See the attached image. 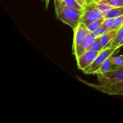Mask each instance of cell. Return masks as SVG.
<instances>
[{
  "mask_svg": "<svg viewBox=\"0 0 123 123\" xmlns=\"http://www.w3.org/2000/svg\"><path fill=\"white\" fill-rule=\"evenodd\" d=\"M44 1H45V2H46V7H48V5H49V1H50V0H44Z\"/></svg>",
  "mask_w": 123,
  "mask_h": 123,
  "instance_id": "cb8c5ba5",
  "label": "cell"
},
{
  "mask_svg": "<svg viewBox=\"0 0 123 123\" xmlns=\"http://www.w3.org/2000/svg\"><path fill=\"white\" fill-rule=\"evenodd\" d=\"M79 81L84 83L87 86L92 88L97 91L108 95H120L123 96V80L112 84H96L86 82L78 77Z\"/></svg>",
  "mask_w": 123,
  "mask_h": 123,
  "instance_id": "7a4b0ae2",
  "label": "cell"
},
{
  "mask_svg": "<svg viewBox=\"0 0 123 123\" xmlns=\"http://www.w3.org/2000/svg\"><path fill=\"white\" fill-rule=\"evenodd\" d=\"M114 65L112 64V62H111L110 60H109V57L104 62V63L103 64V65L102 66V67L100 68V69L98 70L97 72V73H96V74H104V73H107L109 71H110L112 68L114 67Z\"/></svg>",
  "mask_w": 123,
  "mask_h": 123,
  "instance_id": "5bb4252c",
  "label": "cell"
},
{
  "mask_svg": "<svg viewBox=\"0 0 123 123\" xmlns=\"http://www.w3.org/2000/svg\"><path fill=\"white\" fill-rule=\"evenodd\" d=\"M62 1H64V0H55V7H56V6H58V5L60 4V2H62Z\"/></svg>",
  "mask_w": 123,
  "mask_h": 123,
  "instance_id": "603a6c76",
  "label": "cell"
},
{
  "mask_svg": "<svg viewBox=\"0 0 123 123\" xmlns=\"http://www.w3.org/2000/svg\"><path fill=\"white\" fill-rule=\"evenodd\" d=\"M117 50H118V49H115V48H111V47L104 48L99 53V54L97 56V58L95 59L94 62L88 67L85 68L83 71V72L87 74H96L97 71L102 67L105 61L109 56L112 55Z\"/></svg>",
  "mask_w": 123,
  "mask_h": 123,
  "instance_id": "3957f363",
  "label": "cell"
},
{
  "mask_svg": "<svg viewBox=\"0 0 123 123\" xmlns=\"http://www.w3.org/2000/svg\"><path fill=\"white\" fill-rule=\"evenodd\" d=\"M73 31H74V37H73L72 48H73V54H74L83 43L87 35L90 33L91 31L88 28L87 26L81 22L78 24L77 27L76 28L75 30H73Z\"/></svg>",
  "mask_w": 123,
  "mask_h": 123,
  "instance_id": "8992f818",
  "label": "cell"
},
{
  "mask_svg": "<svg viewBox=\"0 0 123 123\" xmlns=\"http://www.w3.org/2000/svg\"><path fill=\"white\" fill-rule=\"evenodd\" d=\"M96 38V36L92 32H91L87 35V36L85 38L81 45L80 46V47L78 48L76 52L74 54V55L76 56V58H77L78 57L80 56V55L84 54L87 50H89L90 47L92 45L93 42H94Z\"/></svg>",
  "mask_w": 123,
  "mask_h": 123,
  "instance_id": "ba28073f",
  "label": "cell"
},
{
  "mask_svg": "<svg viewBox=\"0 0 123 123\" xmlns=\"http://www.w3.org/2000/svg\"><path fill=\"white\" fill-rule=\"evenodd\" d=\"M100 52L87 50L84 54L76 58L79 69L83 72L85 68L88 67L94 62Z\"/></svg>",
  "mask_w": 123,
  "mask_h": 123,
  "instance_id": "52a82bcc",
  "label": "cell"
},
{
  "mask_svg": "<svg viewBox=\"0 0 123 123\" xmlns=\"http://www.w3.org/2000/svg\"><path fill=\"white\" fill-rule=\"evenodd\" d=\"M85 1H86V3L87 4H90V3H91L92 1H94V0H85Z\"/></svg>",
  "mask_w": 123,
  "mask_h": 123,
  "instance_id": "d4e9b609",
  "label": "cell"
},
{
  "mask_svg": "<svg viewBox=\"0 0 123 123\" xmlns=\"http://www.w3.org/2000/svg\"><path fill=\"white\" fill-rule=\"evenodd\" d=\"M102 17H104L103 14L92 4H86L83 7L80 22L88 26L91 23L100 19Z\"/></svg>",
  "mask_w": 123,
  "mask_h": 123,
  "instance_id": "5b68a950",
  "label": "cell"
},
{
  "mask_svg": "<svg viewBox=\"0 0 123 123\" xmlns=\"http://www.w3.org/2000/svg\"><path fill=\"white\" fill-rule=\"evenodd\" d=\"M123 46V26L119 29L117 32L116 35L113 38L112 40L105 47H111L112 48H115L117 49H118Z\"/></svg>",
  "mask_w": 123,
  "mask_h": 123,
  "instance_id": "9c48e42d",
  "label": "cell"
},
{
  "mask_svg": "<svg viewBox=\"0 0 123 123\" xmlns=\"http://www.w3.org/2000/svg\"><path fill=\"white\" fill-rule=\"evenodd\" d=\"M114 20H115V18H105L102 25L105 27L107 30H111L113 29Z\"/></svg>",
  "mask_w": 123,
  "mask_h": 123,
  "instance_id": "d6986e66",
  "label": "cell"
},
{
  "mask_svg": "<svg viewBox=\"0 0 123 123\" xmlns=\"http://www.w3.org/2000/svg\"><path fill=\"white\" fill-rule=\"evenodd\" d=\"M76 1L77 2H78V3L79 4H80L82 7H84V6L87 4L85 0H76Z\"/></svg>",
  "mask_w": 123,
  "mask_h": 123,
  "instance_id": "7402d4cb",
  "label": "cell"
},
{
  "mask_svg": "<svg viewBox=\"0 0 123 123\" xmlns=\"http://www.w3.org/2000/svg\"><path fill=\"white\" fill-rule=\"evenodd\" d=\"M123 15V6L120 7H114L108 11L104 15L105 18H115Z\"/></svg>",
  "mask_w": 123,
  "mask_h": 123,
  "instance_id": "8fae6325",
  "label": "cell"
},
{
  "mask_svg": "<svg viewBox=\"0 0 123 123\" xmlns=\"http://www.w3.org/2000/svg\"><path fill=\"white\" fill-rule=\"evenodd\" d=\"M118 30H109L106 33H105L103 36H101V42L103 46V49L111 42L116 35Z\"/></svg>",
  "mask_w": 123,
  "mask_h": 123,
  "instance_id": "30bf717a",
  "label": "cell"
},
{
  "mask_svg": "<svg viewBox=\"0 0 123 123\" xmlns=\"http://www.w3.org/2000/svg\"><path fill=\"white\" fill-rule=\"evenodd\" d=\"M95 7H96L97 9H98L102 14H103V16H104L105 14L108 12V11L110 10L111 9H112V8H114L113 7H112L110 5L108 4L103 3V2H96V1H93L91 3Z\"/></svg>",
  "mask_w": 123,
  "mask_h": 123,
  "instance_id": "7c38bea8",
  "label": "cell"
},
{
  "mask_svg": "<svg viewBox=\"0 0 123 123\" xmlns=\"http://www.w3.org/2000/svg\"><path fill=\"white\" fill-rule=\"evenodd\" d=\"M58 6L70 7V8H76V9L82 11L83 10V7L80 4H79L76 0H64L62 2H60V4ZM58 6H56V7H57Z\"/></svg>",
  "mask_w": 123,
  "mask_h": 123,
  "instance_id": "4fadbf2b",
  "label": "cell"
},
{
  "mask_svg": "<svg viewBox=\"0 0 123 123\" xmlns=\"http://www.w3.org/2000/svg\"><path fill=\"white\" fill-rule=\"evenodd\" d=\"M94 1H97V0H94Z\"/></svg>",
  "mask_w": 123,
  "mask_h": 123,
  "instance_id": "484cf974",
  "label": "cell"
},
{
  "mask_svg": "<svg viewBox=\"0 0 123 123\" xmlns=\"http://www.w3.org/2000/svg\"><path fill=\"white\" fill-rule=\"evenodd\" d=\"M123 26V15L117 17V18H115V20H114V26H113V29L114 30H118L121 28Z\"/></svg>",
  "mask_w": 123,
  "mask_h": 123,
  "instance_id": "ffe728a7",
  "label": "cell"
},
{
  "mask_svg": "<svg viewBox=\"0 0 123 123\" xmlns=\"http://www.w3.org/2000/svg\"><path fill=\"white\" fill-rule=\"evenodd\" d=\"M103 49V46L101 42V37H97L95 39L94 42L90 47L89 50L92 51L100 52Z\"/></svg>",
  "mask_w": 123,
  "mask_h": 123,
  "instance_id": "9a60e30c",
  "label": "cell"
},
{
  "mask_svg": "<svg viewBox=\"0 0 123 123\" xmlns=\"http://www.w3.org/2000/svg\"><path fill=\"white\" fill-rule=\"evenodd\" d=\"M98 82L100 84H112L123 80V64L114 66L107 73L97 74Z\"/></svg>",
  "mask_w": 123,
  "mask_h": 123,
  "instance_id": "277c9868",
  "label": "cell"
},
{
  "mask_svg": "<svg viewBox=\"0 0 123 123\" xmlns=\"http://www.w3.org/2000/svg\"><path fill=\"white\" fill-rule=\"evenodd\" d=\"M104 20L105 18L104 17H102L100 19H98V20H95L94 22L91 23V24H90V25L87 26L88 28L89 29V30H90L91 32H93L95 30H96L98 26H100L102 24H103Z\"/></svg>",
  "mask_w": 123,
  "mask_h": 123,
  "instance_id": "ac0fdd59",
  "label": "cell"
},
{
  "mask_svg": "<svg viewBox=\"0 0 123 123\" xmlns=\"http://www.w3.org/2000/svg\"><path fill=\"white\" fill-rule=\"evenodd\" d=\"M108 31H109V30H107V29L105 27H104L102 24L100 26H98L96 30H95L94 31L92 32L96 36V37H101V36H103V35L105 33H106Z\"/></svg>",
  "mask_w": 123,
  "mask_h": 123,
  "instance_id": "44dd1931",
  "label": "cell"
},
{
  "mask_svg": "<svg viewBox=\"0 0 123 123\" xmlns=\"http://www.w3.org/2000/svg\"><path fill=\"white\" fill-rule=\"evenodd\" d=\"M56 18L74 30L80 22L82 11L64 6H58L55 7Z\"/></svg>",
  "mask_w": 123,
  "mask_h": 123,
  "instance_id": "6da1fadb",
  "label": "cell"
},
{
  "mask_svg": "<svg viewBox=\"0 0 123 123\" xmlns=\"http://www.w3.org/2000/svg\"><path fill=\"white\" fill-rule=\"evenodd\" d=\"M109 60L114 66H121L123 64V54L119 56L111 55L109 56Z\"/></svg>",
  "mask_w": 123,
  "mask_h": 123,
  "instance_id": "e0dca14e",
  "label": "cell"
},
{
  "mask_svg": "<svg viewBox=\"0 0 123 123\" xmlns=\"http://www.w3.org/2000/svg\"><path fill=\"white\" fill-rule=\"evenodd\" d=\"M94 1L108 4L113 7H120L123 6V0H97Z\"/></svg>",
  "mask_w": 123,
  "mask_h": 123,
  "instance_id": "2e32d148",
  "label": "cell"
}]
</instances>
